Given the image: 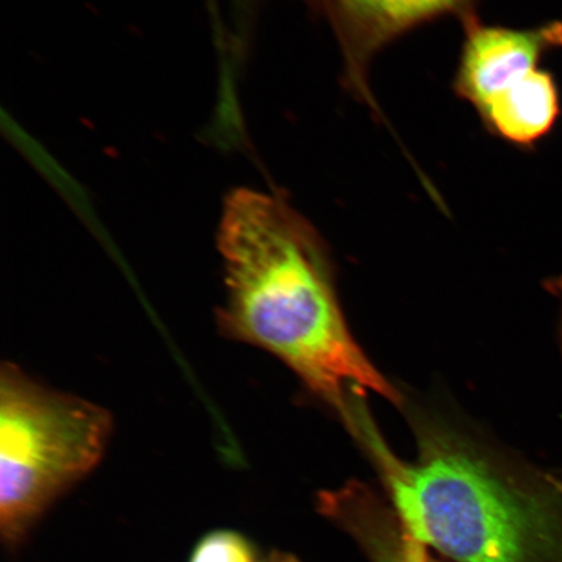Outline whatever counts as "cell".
Returning <instances> with one entry per match:
<instances>
[{"instance_id":"1","label":"cell","mask_w":562,"mask_h":562,"mask_svg":"<svg viewBox=\"0 0 562 562\" xmlns=\"http://www.w3.org/2000/svg\"><path fill=\"white\" fill-rule=\"evenodd\" d=\"M221 333L286 364L346 420L356 393L402 405L351 336L318 232L280 195L238 188L224 201Z\"/></svg>"},{"instance_id":"2","label":"cell","mask_w":562,"mask_h":562,"mask_svg":"<svg viewBox=\"0 0 562 562\" xmlns=\"http://www.w3.org/2000/svg\"><path fill=\"white\" fill-rule=\"evenodd\" d=\"M414 420V462L392 452L370 413L353 432L414 537L454 562H562V476Z\"/></svg>"},{"instance_id":"3","label":"cell","mask_w":562,"mask_h":562,"mask_svg":"<svg viewBox=\"0 0 562 562\" xmlns=\"http://www.w3.org/2000/svg\"><path fill=\"white\" fill-rule=\"evenodd\" d=\"M114 420L100 405L0 372V531L16 547L52 504L103 459Z\"/></svg>"},{"instance_id":"4","label":"cell","mask_w":562,"mask_h":562,"mask_svg":"<svg viewBox=\"0 0 562 562\" xmlns=\"http://www.w3.org/2000/svg\"><path fill=\"white\" fill-rule=\"evenodd\" d=\"M325 20L339 44L344 86L381 116L370 89L371 63L384 47L430 21L476 15L477 0H302Z\"/></svg>"},{"instance_id":"5","label":"cell","mask_w":562,"mask_h":562,"mask_svg":"<svg viewBox=\"0 0 562 562\" xmlns=\"http://www.w3.org/2000/svg\"><path fill=\"white\" fill-rule=\"evenodd\" d=\"M462 23L465 38L453 89L476 111L510 83L539 68L548 53L562 48V21L532 30L484 24L476 15Z\"/></svg>"},{"instance_id":"6","label":"cell","mask_w":562,"mask_h":562,"mask_svg":"<svg viewBox=\"0 0 562 562\" xmlns=\"http://www.w3.org/2000/svg\"><path fill=\"white\" fill-rule=\"evenodd\" d=\"M318 504L323 516L346 531L369 562H437L392 504L360 482L322 492Z\"/></svg>"},{"instance_id":"7","label":"cell","mask_w":562,"mask_h":562,"mask_svg":"<svg viewBox=\"0 0 562 562\" xmlns=\"http://www.w3.org/2000/svg\"><path fill=\"white\" fill-rule=\"evenodd\" d=\"M492 136L531 149L550 135L560 116V94L551 72L531 70L477 110Z\"/></svg>"},{"instance_id":"8","label":"cell","mask_w":562,"mask_h":562,"mask_svg":"<svg viewBox=\"0 0 562 562\" xmlns=\"http://www.w3.org/2000/svg\"><path fill=\"white\" fill-rule=\"evenodd\" d=\"M257 553L240 533L214 531L196 544L189 562H257Z\"/></svg>"},{"instance_id":"9","label":"cell","mask_w":562,"mask_h":562,"mask_svg":"<svg viewBox=\"0 0 562 562\" xmlns=\"http://www.w3.org/2000/svg\"><path fill=\"white\" fill-rule=\"evenodd\" d=\"M257 562H299L288 553L272 552L269 557L258 559Z\"/></svg>"},{"instance_id":"10","label":"cell","mask_w":562,"mask_h":562,"mask_svg":"<svg viewBox=\"0 0 562 562\" xmlns=\"http://www.w3.org/2000/svg\"><path fill=\"white\" fill-rule=\"evenodd\" d=\"M553 291L554 293L559 294L561 301H562V278L554 281L553 283ZM561 335H562V331H561Z\"/></svg>"}]
</instances>
